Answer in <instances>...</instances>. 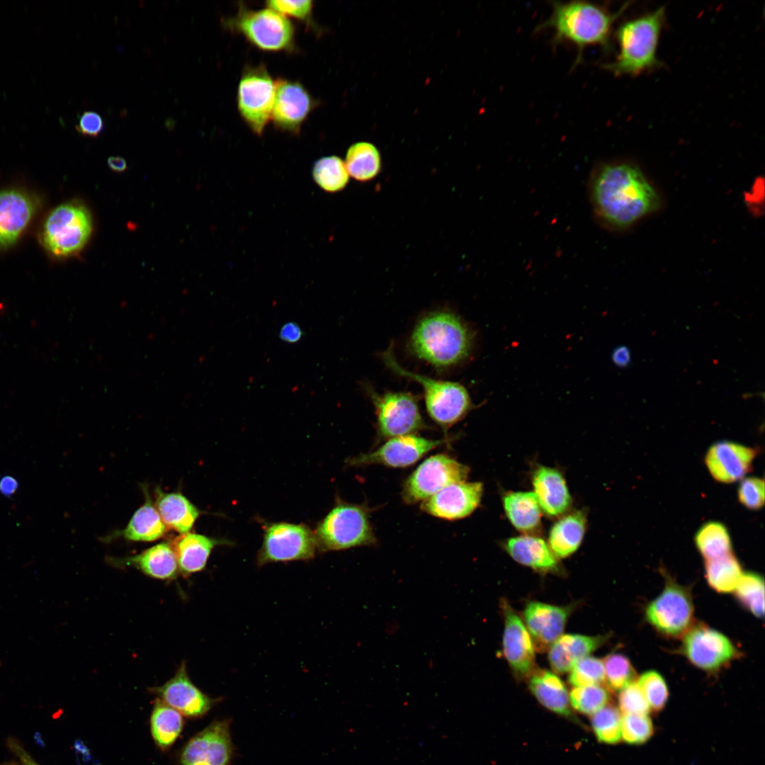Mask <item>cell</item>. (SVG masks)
I'll use <instances>...</instances> for the list:
<instances>
[{
    "instance_id": "obj_3",
    "label": "cell",
    "mask_w": 765,
    "mask_h": 765,
    "mask_svg": "<svg viewBox=\"0 0 765 765\" xmlns=\"http://www.w3.org/2000/svg\"><path fill=\"white\" fill-rule=\"evenodd\" d=\"M472 343V332L458 316L437 311L426 314L416 324L409 346L419 358L445 368L468 358Z\"/></svg>"
},
{
    "instance_id": "obj_52",
    "label": "cell",
    "mask_w": 765,
    "mask_h": 765,
    "mask_svg": "<svg viewBox=\"0 0 765 765\" xmlns=\"http://www.w3.org/2000/svg\"><path fill=\"white\" fill-rule=\"evenodd\" d=\"M630 352L625 346L616 347L612 353V361L619 368L627 367L630 363Z\"/></svg>"
},
{
    "instance_id": "obj_34",
    "label": "cell",
    "mask_w": 765,
    "mask_h": 765,
    "mask_svg": "<svg viewBox=\"0 0 765 765\" xmlns=\"http://www.w3.org/2000/svg\"><path fill=\"white\" fill-rule=\"evenodd\" d=\"M345 166L348 174L357 181H370L381 171L380 152L372 143L356 142L347 150Z\"/></svg>"
},
{
    "instance_id": "obj_12",
    "label": "cell",
    "mask_w": 765,
    "mask_h": 765,
    "mask_svg": "<svg viewBox=\"0 0 765 765\" xmlns=\"http://www.w3.org/2000/svg\"><path fill=\"white\" fill-rule=\"evenodd\" d=\"M276 82L261 65L247 68L238 86L239 111L251 130L261 135L272 116Z\"/></svg>"
},
{
    "instance_id": "obj_13",
    "label": "cell",
    "mask_w": 765,
    "mask_h": 765,
    "mask_svg": "<svg viewBox=\"0 0 765 765\" xmlns=\"http://www.w3.org/2000/svg\"><path fill=\"white\" fill-rule=\"evenodd\" d=\"M232 24L251 43L268 51L288 48L293 40L294 28L284 15L270 8L239 11Z\"/></svg>"
},
{
    "instance_id": "obj_15",
    "label": "cell",
    "mask_w": 765,
    "mask_h": 765,
    "mask_svg": "<svg viewBox=\"0 0 765 765\" xmlns=\"http://www.w3.org/2000/svg\"><path fill=\"white\" fill-rule=\"evenodd\" d=\"M446 442L447 440H431L414 434L393 437L375 450L349 459L348 463L355 466L381 465L404 468L414 464L430 450Z\"/></svg>"
},
{
    "instance_id": "obj_26",
    "label": "cell",
    "mask_w": 765,
    "mask_h": 765,
    "mask_svg": "<svg viewBox=\"0 0 765 765\" xmlns=\"http://www.w3.org/2000/svg\"><path fill=\"white\" fill-rule=\"evenodd\" d=\"M606 640L605 635H562L550 647V667L557 674L568 672L578 661L597 650Z\"/></svg>"
},
{
    "instance_id": "obj_7",
    "label": "cell",
    "mask_w": 765,
    "mask_h": 765,
    "mask_svg": "<svg viewBox=\"0 0 765 765\" xmlns=\"http://www.w3.org/2000/svg\"><path fill=\"white\" fill-rule=\"evenodd\" d=\"M92 232V220L83 205L70 202L60 205L47 217L42 232L45 248L57 257L79 254Z\"/></svg>"
},
{
    "instance_id": "obj_27",
    "label": "cell",
    "mask_w": 765,
    "mask_h": 765,
    "mask_svg": "<svg viewBox=\"0 0 765 765\" xmlns=\"http://www.w3.org/2000/svg\"><path fill=\"white\" fill-rule=\"evenodd\" d=\"M170 543L177 560L178 571L184 577H188L205 567L212 549L222 541L188 532L175 538Z\"/></svg>"
},
{
    "instance_id": "obj_18",
    "label": "cell",
    "mask_w": 765,
    "mask_h": 765,
    "mask_svg": "<svg viewBox=\"0 0 765 765\" xmlns=\"http://www.w3.org/2000/svg\"><path fill=\"white\" fill-rule=\"evenodd\" d=\"M501 607L504 618V656L518 678L527 677L535 667L533 640L523 621L511 606L502 600Z\"/></svg>"
},
{
    "instance_id": "obj_28",
    "label": "cell",
    "mask_w": 765,
    "mask_h": 765,
    "mask_svg": "<svg viewBox=\"0 0 765 765\" xmlns=\"http://www.w3.org/2000/svg\"><path fill=\"white\" fill-rule=\"evenodd\" d=\"M118 565L133 566L146 575L162 580L177 577V560L170 543H161L140 554L115 560Z\"/></svg>"
},
{
    "instance_id": "obj_31",
    "label": "cell",
    "mask_w": 765,
    "mask_h": 765,
    "mask_svg": "<svg viewBox=\"0 0 765 765\" xmlns=\"http://www.w3.org/2000/svg\"><path fill=\"white\" fill-rule=\"evenodd\" d=\"M586 525V514L576 510L564 514L552 526L548 545L557 558H565L574 553L583 540Z\"/></svg>"
},
{
    "instance_id": "obj_19",
    "label": "cell",
    "mask_w": 765,
    "mask_h": 765,
    "mask_svg": "<svg viewBox=\"0 0 765 765\" xmlns=\"http://www.w3.org/2000/svg\"><path fill=\"white\" fill-rule=\"evenodd\" d=\"M151 691L164 703L188 718L206 714L217 702L200 691L191 680L186 663L183 662L174 676L161 686Z\"/></svg>"
},
{
    "instance_id": "obj_32",
    "label": "cell",
    "mask_w": 765,
    "mask_h": 765,
    "mask_svg": "<svg viewBox=\"0 0 765 765\" xmlns=\"http://www.w3.org/2000/svg\"><path fill=\"white\" fill-rule=\"evenodd\" d=\"M528 677L529 689L544 707L560 715L567 716L570 714L567 688L556 674L546 669H536Z\"/></svg>"
},
{
    "instance_id": "obj_49",
    "label": "cell",
    "mask_w": 765,
    "mask_h": 765,
    "mask_svg": "<svg viewBox=\"0 0 765 765\" xmlns=\"http://www.w3.org/2000/svg\"><path fill=\"white\" fill-rule=\"evenodd\" d=\"M104 123L101 115L93 110L83 112L75 126L77 132L84 136L97 137L103 130Z\"/></svg>"
},
{
    "instance_id": "obj_4",
    "label": "cell",
    "mask_w": 765,
    "mask_h": 765,
    "mask_svg": "<svg viewBox=\"0 0 765 765\" xmlns=\"http://www.w3.org/2000/svg\"><path fill=\"white\" fill-rule=\"evenodd\" d=\"M665 14V6H661L621 23L616 33L618 54L602 68L616 76H635L662 67L657 52Z\"/></svg>"
},
{
    "instance_id": "obj_20",
    "label": "cell",
    "mask_w": 765,
    "mask_h": 765,
    "mask_svg": "<svg viewBox=\"0 0 765 765\" xmlns=\"http://www.w3.org/2000/svg\"><path fill=\"white\" fill-rule=\"evenodd\" d=\"M572 611V606H555L535 601L527 603L523 612V623L535 650H546L562 635Z\"/></svg>"
},
{
    "instance_id": "obj_22",
    "label": "cell",
    "mask_w": 765,
    "mask_h": 765,
    "mask_svg": "<svg viewBox=\"0 0 765 765\" xmlns=\"http://www.w3.org/2000/svg\"><path fill=\"white\" fill-rule=\"evenodd\" d=\"M271 118L281 130L296 132L312 108V100L300 83L278 80Z\"/></svg>"
},
{
    "instance_id": "obj_6",
    "label": "cell",
    "mask_w": 765,
    "mask_h": 765,
    "mask_svg": "<svg viewBox=\"0 0 765 765\" xmlns=\"http://www.w3.org/2000/svg\"><path fill=\"white\" fill-rule=\"evenodd\" d=\"M366 505L339 501L318 524L314 533L322 552L377 543Z\"/></svg>"
},
{
    "instance_id": "obj_35",
    "label": "cell",
    "mask_w": 765,
    "mask_h": 765,
    "mask_svg": "<svg viewBox=\"0 0 765 765\" xmlns=\"http://www.w3.org/2000/svg\"><path fill=\"white\" fill-rule=\"evenodd\" d=\"M150 725L155 743L164 750L169 748L181 734L183 720L178 711L160 699H157L151 715Z\"/></svg>"
},
{
    "instance_id": "obj_45",
    "label": "cell",
    "mask_w": 765,
    "mask_h": 765,
    "mask_svg": "<svg viewBox=\"0 0 765 765\" xmlns=\"http://www.w3.org/2000/svg\"><path fill=\"white\" fill-rule=\"evenodd\" d=\"M653 725L647 715L625 714L621 719V738L629 744H641L648 740Z\"/></svg>"
},
{
    "instance_id": "obj_11",
    "label": "cell",
    "mask_w": 765,
    "mask_h": 765,
    "mask_svg": "<svg viewBox=\"0 0 765 765\" xmlns=\"http://www.w3.org/2000/svg\"><path fill=\"white\" fill-rule=\"evenodd\" d=\"M317 541L307 526L289 523H273L265 530L257 563L307 560L316 554Z\"/></svg>"
},
{
    "instance_id": "obj_39",
    "label": "cell",
    "mask_w": 765,
    "mask_h": 765,
    "mask_svg": "<svg viewBox=\"0 0 765 765\" xmlns=\"http://www.w3.org/2000/svg\"><path fill=\"white\" fill-rule=\"evenodd\" d=\"M737 600L749 612L758 618L764 613V582L762 577L754 572L742 574L735 589Z\"/></svg>"
},
{
    "instance_id": "obj_21",
    "label": "cell",
    "mask_w": 765,
    "mask_h": 765,
    "mask_svg": "<svg viewBox=\"0 0 765 765\" xmlns=\"http://www.w3.org/2000/svg\"><path fill=\"white\" fill-rule=\"evenodd\" d=\"M755 449L730 441L713 444L706 457V465L714 479L731 483L742 478L752 467Z\"/></svg>"
},
{
    "instance_id": "obj_41",
    "label": "cell",
    "mask_w": 765,
    "mask_h": 765,
    "mask_svg": "<svg viewBox=\"0 0 765 765\" xmlns=\"http://www.w3.org/2000/svg\"><path fill=\"white\" fill-rule=\"evenodd\" d=\"M620 712L614 706H604L593 714L591 725L601 742L614 744L621 739Z\"/></svg>"
},
{
    "instance_id": "obj_46",
    "label": "cell",
    "mask_w": 765,
    "mask_h": 765,
    "mask_svg": "<svg viewBox=\"0 0 765 765\" xmlns=\"http://www.w3.org/2000/svg\"><path fill=\"white\" fill-rule=\"evenodd\" d=\"M618 704L623 715H647L650 710L642 690L635 681L620 691Z\"/></svg>"
},
{
    "instance_id": "obj_42",
    "label": "cell",
    "mask_w": 765,
    "mask_h": 765,
    "mask_svg": "<svg viewBox=\"0 0 765 765\" xmlns=\"http://www.w3.org/2000/svg\"><path fill=\"white\" fill-rule=\"evenodd\" d=\"M609 695L600 685L574 687L570 693L569 701L581 713L593 715L606 706Z\"/></svg>"
},
{
    "instance_id": "obj_24",
    "label": "cell",
    "mask_w": 765,
    "mask_h": 765,
    "mask_svg": "<svg viewBox=\"0 0 765 765\" xmlns=\"http://www.w3.org/2000/svg\"><path fill=\"white\" fill-rule=\"evenodd\" d=\"M532 483L541 510L548 516H562L570 509L572 498L564 477L557 469L538 466L533 472Z\"/></svg>"
},
{
    "instance_id": "obj_16",
    "label": "cell",
    "mask_w": 765,
    "mask_h": 765,
    "mask_svg": "<svg viewBox=\"0 0 765 765\" xmlns=\"http://www.w3.org/2000/svg\"><path fill=\"white\" fill-rule=\"evenodd\" d=\"M230 722L214 721L193 737L181 751V765H228L233 754Z\"/></svg>"
},
{
    "instance_id": "obj_55",
    "label": "cell",
    "mask_w": 765,
    "mask_h": 765,
    "mask_svg": "<svg viewBox=\"0 0 765 765\" xmlns=\"http://www.w3.org/2000/svg\"><path fill=\"white\" fill-rule=\"evenodd\" d=\"M0 765H17V764L16 763H14V762H6V763H4V764H0Z\"/></svg>"
},
{
    "instance_id": "obj_47",
    "label": "cell",
    "mask_w": 765,
    "mask_h": 765,
    "mask_svg": "<svg viewBox=\"0 0 765 765\" xmlns=\"http://www.w3.org/2000/svg\"><path fill=\"white\" fill-rule=\"evenodd\" d=\"M738 499L742 504L749 509H760L764 503V482L763 479L747 477L740 484Z\"/></svg>"
},
{
    "instance_id": "obj_43",
    "label": "cell",
    "mask_w": 765,
    "mask_h": 765,
    "mask_svg": "<svg viewBox=\"0 0 765 765\" xmlns=\"http://www.w3.org/2000/svg\"><path fill=\"white\" fill-rule=\"evenodd\" d=\"M570 671L568 681L574 687L600 685L605 681L604 662L598 658L584 657Z\"/></svg>"
},
{
    "instance_id": "obj_44",
    "label": "cell",
    "mask_w": 765,
    "mask_h": 765,
    "mask_svg": "<svg viewBox=\"0 0 765 765\" xmlns=\"http://www.w3.org/2000/svg\"><path fill=\"white\" fill-rule=\"evenodd\" d=\"M638 684L642 690L650 709L657 712L662 710L667 702L669 691L667 685L656 671H647L640 676Z\"/></svg>"
},
{
    "instance_id": "obj_9",
    "label": "cell",
    "mask_w": 765,
    "mask_h": 765,
    "mask_svg": "<svg viewBox=\"0 0 765 765\" xmlns=\"http://www.w3.org/2000/svg\"><path fill=\"white\" fill-rule=\"evenodd\" d=\"M367 391L375 407L379 438L413 434L426 428L417 400L412 394L404 392L378 394L368 388Z\"/></svg>"
},
{
    "instance_id": "obj_30",
    "label": "cell",
    "mask_w": 765,
    "mask_h": 765,
    "mask_svg": "<svg viewBox=\"0 0 765 765\" xmlns=\"http://www.w3.org/2000/svg\"><path fill=\"white\" fill-rule=\"evenodd\" d=\"M505 514L516 529L536 535L541 526L542 510L533 492H509L503 497Z\"/></svg>"
},
{
    "instance_id": "obj_10",
    "label": "cell",
    "mask_w": 765,
    "mask_h": 765,
    "mask_svg": "<svg viewBox=\"0 0 765 765\" xmlns=\"http://www.w3.org/2000/svg\"><path fill=\"white\" fill-rule=\"evenodd\" d=\"M646 620L659 633L679 637L691 627L693 604L690 591L666 577L662 593L645 609Z\"/></svg>"
},
{
    "instance_id": "obj_29",
    "label": "cell",
    "mask_w": 765,
    "mask_h": 765,
    "mask_svg": "<svg viewBox=\"0 0 765 765\" xmlns=\"http://www.w3.org/2000/svg\"><path fill=\"white\" fill-rule=\"evenodd\" d=\"M154 506L165 526L181 534L190 531L200 512L181 492L156 490Z\"/></svg>"
},
{
    "instance_id": "obj_5",
    "label": "cell",
    "mask_w": 765,
    "mask_h": 765,
    "mask_svg": "<svg viewBox=\"0 0 765 765\" xmlns=\"http://www.w3.org/2000/svg\"><path fill=\"white\" fill-rule=\"evenodd\" d=\"M382 359L394 373L421 385L428 414L445 431L463 419L470 411L471 399L462 384L436 380L406 370L397 361L392 347L383 353Z\"/></svg>"
},
{
    "instance_id": "obj_48",
    "label": "cell",
    "mask_w": 765,
    "mask_h": 765,
    "mask_svg": "<svg viewBox=\"0 0 765 765\" xmlns=\"http://www.w3.org/2000/svg\"><path fill=\"white\" fill-rule=\"evenodd\" d=\"M268 8L284 15L293 16L301 20H306L311 14L312 1L271 0L266 2Z\"/></svg>"
},
{
    "instance_id": "obj_54",
    "label": "cell",
    "mask_w": 765,
    "mask_h": 765,
    "mask_svg": "<svg viewBox=\"0 0 765 765\" xmlns=\"http://www.w3.org/2000/svg\"><path fill=\"white\" fill-rule=\"evenodd\" d=\"M108 166L115 173H123L128 168L126 160L120 156H110L107 159Z\"/></svg>"
},
{
    "instance_id": "obj_53",
    "label": "cell",
    "mask_w": 765,
    "mask_h": 765,
    "mask_svg": "<svg viewBox=\"0 0 765 765\" xmlns=\"http://www.w3.org/2000/svg\"><path fill=\"white\" fill-rule=\"evenodd\" d=\"M18 489V482L11 475H4L0 479V493L10 497L15 494Z\"/></svg>"
},
{
    "instance_id": "obj_50",
    "label": "cell",
    "mask_w": 765,
    "mask_h": 765,
    "mask_svg": "<svg viewBox=\"0 0 765 765\" xmlns=\"http://www.w3.org/2000/svg\"><path fill=\"white\" fill-rule=\"evenodd\" d=\"M302 334L300 325L293 322L285 323L279 331V338L289 344L298 342L302 338Z\"/></svg>"
},
{
    "instance_id": "obj_38",
    "label": "cell",
    "mask_w": 765,
    "mask_h": 765,
    "mask_svg": "<svg viewBox=\"0 0 765 765\" xmlns=\"http://www.w3.org/2000/svg\"><path fill=\"white\" fill-rule=\"evenodd\" d=\"M315 183L328 193L343 190L348 183L349 174L344 161L336 156L324 157L316 161L312 168Z\"/></svg>"
},
{
    "instance_id": "obj_25",
    "label": "cell",
    "mask_w": 765,
    "mask_h": 765,
    "mask_svg": "<svg viewBox=\"0 0 765 765\" xmlns=\"http://www.w3.org/2000/svg\"><path fill=\"white\" fill-rule=\"evenodd\" d=\"M506 552L517 562L540 572H554L559 569L558 558L548 544L536 535H521L506 540Z\"/></svg>"
},
{
    "instance_id": "obj_37",
    "label": "cell",
    "mask_w": 765,
    "mask_h": 765,
    "mask_svg": "<svg viewBox=\"0 0 765 765\" xmlns=\"http://www.w3.org/2000/svg\"><path fill=\"white\" fill-rule=\"evenodd\" d=\"M698 550L706 559L713 560L732 552V543L725 526L718 522H708L695 536Z\"/></svg>"
},
{
    "instance_id": "obj_51",
    "label": "cell",
    "mask_w": 765,
    "mask_h": 765,
    "mask_svg": "<svg viewBox=\"0 0 765 765\" xmlns=\"http://www.w3.org/2000/svg\"><path fill=\"white\" fill-rule=\"evenodd\" d=\"M8 746L18 758L21 765H39L15 739L9 738Z\"/></svg>"
},
{
    "instance_id": "obj_8",
    "label": "cell",
    "mask_w": 765,
    "mask_h": 765,
    "mask_svg": "<svg viewBox=\"0 0 765 765\" xmlns=\"http://www.w3.org/2000/svg\"><path fill=\"white\" fill-rule=\"evenodd\" d=\"M469 472L468 466L446 454L431 455L404 481L402 499L408 504L421 502L449 484L466 481Z\"/></svg>"
},
{
    "instance_id": "obj_36",
    "label": "cell",
    "mask_w": 765,
    "mask_h": 765,
    "mask_svg": "<svg viewBox=\"0 0 765 765\" xmlns=\"http://www.w3.org/2000/svg\"><path fill=\"white\" fill-rule=\"evenodd\" d=\"M705 570L709 586L719 593L734 591L743 574L740 563L732 552L706 560Z\"/></svg>"
},
{
    "instance_id": "obj_2",
    "label": "cell",
    "mask_w": 765,
    "mask_h": 765,
    "mask_svg": "<svg viewBox=\"0 0 765 765\" xmlns=\"http://www.w3.org/2000/svg\"><path fill=\"white\" fill-rule=\"evenodd\" d=\"M630 4L627 2L612 13L604 6L588 1H552L550 17L538 25L536 30L550 28L554 31V45L569 42L575 45L577 64L587 46L600 45L606 51L611 49L613 26Z\"/></svg>"
},
{
    "instance_id": "obj_14",
    "label": "cell",
    "mask_w": 765,
    "mask_h": 765,
    "mask_svg": "<svg viewBox=\"0 0 765 765\" xmlns=\"http://www.w3.org/2000/svg\"><path fill=\"white\" fill-rule=\"evenodd\" d=\"M681 652L691 664L708 672L718 671L739 654L729 638L703 624L691 626L685 633Z\"/></svg>"
},
{
    "instance_id": "obj_33",
    "label": "cell",
    "mask_w": 765,
    "mask_h": 765,
    "mask_svg": "<svg viewBox=\"0 0 765 765\" xmlns=\"http://www.w3.org/2000/svg\"><path fill=\"white\" fill-rule=\"evenodd\" d=\"M145 502L132 515L126 527L119 532L132 541L150 542L162 538L169 530L162 521L147 492Z\"/></svg>"
},
{
    "instance_id": "obj_17",
    "label": "cell",
    "mask_w": 765,
    "mask_h": 765,
    "mask_svg": "<svg viewBox=\"0 0 765 765\" xmlns=\"http://www.w3.org/2000/svg\"><path fill=\"white\" fill-rule=\"evenodd\" d=\"M483 492L481 482H460L449 484L421 502L428 514L446 520L470 515L479 506Z\"/></svg>"
},
{
    "instance_id": "obj_1",
    "label": "cell",
    "mask_w": 765,
    "mask_h": 765,
    "mask_svg": "<svg viewBox=\"0 0 765 765\" xmlns=\"http://www.w3.org/2000/svg\"><path fill=\"white\" fill-rule=\"evenodd\" d=\"M591 198L600 218L623 229L657 210L659 197L642 171L630 163L601 165L591 181Z\"/></svg>"
},
{
    "instance_id": "obj_23",
    "label": "cell",
    "mask_w": 765,
    "mask_h": 765,
    "mask_svg": "<svg viewBox=\"0 0 765 765\" xmlns=\"http://www.w3.org/2000/svg\"><path fill=\"white\" fill-rule=\"evenodd\" d=\"M35 210L33 198L17 189L0 192V248L13 244L30 221Z\"/></svg>"
},
{
    "instance_id": "obj_40",
    "label": "cell",
    "mask_w": 765,
    "mask_h": 765,
    "mask_svg": "<svg viewBox=\"0 0 765 765\" xmlns=\"http://www.w3.org/2000/svg\"><path fill=\"white\" fill-rule=\"evenodd\" d=\"M603 662L605 681L611 690L620 691L635 681V669L624 654L613 653L608 655Z\"/></svg>"
}]
</instances>
